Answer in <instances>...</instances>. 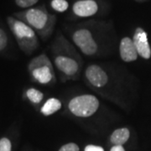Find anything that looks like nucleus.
<instances>
[{"label":"nucleus","mask_w":151,"mask_h":151,"mask_svg":"<svg viewBox=\"0 0 151 151\" xmlns=\"http://www.w3.org/2000/svg\"><path fill=\"white\" fill-rule=\"evenodd\" d=\"M51 50L55 65L61 80L63 81L78 80L82 69V59L64 35L60 34L57 35Z\"/></svg>","instance_id":"f257e3e1"},{"label":"nucleus","mask_w":151,"mask_h":151,"mask_svg":"<svg viewBox=\"0 0 151 151\" xmlns=\"http://www.w3.org/2000/svg\"><path fill=\"white\" fill-rule=\"evenodd\" d=\"M15 15L36 31L44 40L48 39L54 31L56 18L49 14L44 6L30 9Z\"/></svg>","instance_id":"f03ea898"},{"label":"nucleus","mask_w":151,"mask_h":151,"mask_svg":"<svg viewBox=\"0 0 151 151\" xmlns=\"http://www.w3.org/2000/svg\"><path fill=\"white\" fill-rule=\"evenodd\" d=\"M7 22L11 31L16 38L19 48L27 55H31L39 47V40L35 31L24 22L8 17Z\"/></svg>","instance_id":"7ed1b4c3"},{"label":"nucleus","mask_w":151,"mask_h":151,"mask_svg":"<svg viewBox=\"0 0 151 151\" xmlns=\"http://www.w3.org/2000/svg\"><path fill=\"white\" fill-rule=\"evenodd\" d=\"M28 69L35 81L43 85H50L55 82V74L50 60L45 54L35 57L29 62Z\"/></svg>","instance_id":"20e7f679"},{"label":"nucleus","mask_w":151,"mask_h":151,"mask_svg":"<svg viewBox=\"0 0 151 151\" xmlns=\"http://www.w3.org/2000/svg\"><path fill=\"white\" fill-rule=\"evenodd\" d=\"M99 105V100L95 96L84 94L73 97L68 103V109L76 117L88 118L97 112Z\"/></svg>","instance_id":"39448f33"},{"label":"nucleus","mask_w":151,"mask_h":151,"mask_svg":"<svg viewBox=\"0 0 151 151\" xmlns=\"http://www.w3.org/2000/svg\"><path fill=\"white\" fill-rule=\"evenodd\" d=\"M72 40L81 52L86 55H93L97 52L98 46L92 33L86 29H78L72 35Z\"/></svg>","instance_id":"423d86ee"},{"label":"nucleus","mask_w":151,"mask_h":151,"mask_svg":"<svg viewBox=\"0 0 151 151\" xmlns=\"http://www.w3.org/2000/svg\"><path fill=\"white\" fill-rule=\"evenodd\" d=\"M132 40L139 55L145 60L150 59L151 57V49L148 40L147 33L142 28L138 27L135 29Z\"/></svg>","instance_id":"0eeeda50"},{"label":"nucleus","mask_w":151,"mask_h":151,"mask_svg":"<svg viewBox=\"0 0 151 151\" xmlns=\"http://www.w3.org/2000/svg\"><path fill=\"white\" fill-rule=\"evenodd\" d=\"M85 76L90 84L96 87H103L108 81V74L98 65H90L87 66Z\"/></svg>","instance_id":"6e6552de"},{"label":"nucleus","mask_w":151,"mask_h":151,"mask_svg":"<svg viewBox=\"0 0 151 151\" xmlns=\"http://www.w3.org/2000/svg\"><path fill=\"white\" fill-rule=\"evenodd\" d=\"M119 54L124 62H132L138 58V52L133 40L129 37H124L119 44Z\"/></svg>","instance_id":"1a4fd4ad"},{"label":"nucleus","mask_w":151,"mask_h":151,"mask_svg":"<svg viewBox=\"0 0 151 151\" xmlns=\"http://www.w3.org/2000/svg\"><path fill=\"white\" fill-rule=\"evenodd\" d=\"M72 10L77 16L90 17L97 13L98 6L94 0H80L73 4Z\"/></svg>","instance_id":"9d476101"},{"label":"nucleus","mask_w":151,"mask_h":151,"mask_svg":"<svg viewBox=\"0 0 151 151\" xmlns=\"http://www.w3.org/2000/svg\"><path fill=\"white\" fill-rule=\"evenodd\" d=\"M130 137L129 129L128 128H121L114 130L110 136V142L114 145H123L129 140Z\"/></svg>","instance_id":"9b49d317"},{"label":"nucleus","mask_w":151,"mask_h":151,"mask_svg":"<svg viewBox=\"0 0 151 151\" xmlns=\"http://www.w3.org/2000/svg\"><path fill=\"white\" fill-rule=\"evenodd\" d=\"M61 107L62 105L59 99L55 97H50L44 103V105L40 109V112L44 116H50L58 112Z\"/></svg>","instance_id":"f8f14e48"},{"label":"nucleus","mask_w":151,"mask_h":151,"mask_svg":"<svg viewBox=\"0 0 151 151\" xmlns=\"http://www.w3.org/2000/svg\"><path fill=\"white\" fill-rule=\"evenodd\" d=\"M26 96L31 103H35V104H39L43 100L44 94L43 92L39 91L35 88H29L26 92Z\"/></svg>","instance_id":"ddd939ff"},{"label":"nucleus","mask_w":151,"mask_h":151,"mask_svg":"<svg viewBox=\"0 0 151 151\" xmlns=\"http://www.w3.org/2000/svg\"><path fill=\"white\" fill-rule=\"evenodd\" d=\"M50 4L54 10L59 13L65 12L69 7V4L66 0H52Z\"/></svg>","instance_id":"4468645a"},{"label":"nucleus","mask_w":151,"mask_h":151,"mask_svg":"<svg viewBox=\"0 0 151 151\" xmlns=\"http://www.w3.org/2000/svg\"><path fill=\"white\" fill-rule=\"evenodd\" d=\"M12 145L10 140L7 138H3L0 139V151H11Z\"/></svg>","instance_id":"2eb2a0df"},{"label":"nucleus","mask_w":151,"mask_h":151,"mask_svg":"<svg viewBox=\"0 0 151 151\" xmlns=\"http://www.w3.org/2000/svg\"><path fill=\"white\" fill-rule=\"evenodd\" d=\"M39 0H15V3L19 7L21 8H29L35 5Z\"/></svg>","instance_id":"dca6fc26"},{"label":"nucleus","mask_w":151,"mask_h":151,"mask_svg":"<svg viewBox=\"0 0 151 151\" xmlns=\"http://www.w3.org/2000/svg\"><path fill=\"white\" fill-rule=\"evenodd\" d=\"M59 151H80V148L75 143H68L61 146Z\"/></svg>","instance_id":"f3484780"},{"label":"nucleus","mask_w":151,"mask_h":151,"mask_svg":"<svg viewBox=\"0 0 151 151\" xmlns=\"http://www.w3.org/2000/svg\"><path fill=\"white\" fill-rule=\"evenodd\" d=\"M7 44H8L7 35L2 29H0V51L3 50L4 49H5Z\"/></svg>","instance_id":"a211bd4d"},{"label":"nucleus","mask_w":151,"mask_h":151,"mask_svg":"<svg viewBox=\"0 0 151 151\" xmlns=\"http://www.w3.org/2000/svg\"><path fill=\"white\" fill-rule=\"evenodd\" d=\"M84 151H104L103 147L94 145H88L85 147Z\"/></svg>","instance_id":"6ab92c4d"},{"label":"nucleus","mask_w":151,"mask_h":151,"mask_svg":"<svg viewBox=\"0 0 151 151\" xmlns=\"http://www.w3.org/2000/svg\"><path fill=\"white\" fill-rule=\"evenodd\" d=\"M110 151H125L123 145H113Z\"/></svg>","instance_id":"aec40b11"},{"label":"nucleus","mask_w":151,"mask_h":151,"mask_svg":"<svg viewBox=\"0 0 151 151\" xmlns=\"http://www.w3.org/2000/svg\"><path fill=\"white\" fill-rule=\"evenodd\" d=\"M136 2H139V3H143V2H145L147 0H135Z\"/></svg>","instance_id":"412c9836"}]
</instances>
